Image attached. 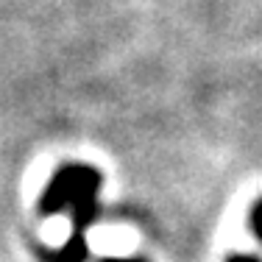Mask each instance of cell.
Listing matches in <instances>:
<instances>
[{"mask_svg": "<svg viewBox=\"0 0 262 262\" xmlns=\"http://www.w3.org/2000/svg\"><path fill=\"white\" fill-rule=\"evenodd\" d=\"M226 262H259L257 257H246V254H234V257H229Z\"/></svg>", "mask_w": 262, "mask_h": 262, "instance_id": "3957f363", "label": "cell"}, {"mask_svg": "<svg viewBox=\"0 0 262 262\" xmlns=\"http://www.w3.org/2000/svg\"><path fill=\"white\" fill-rule=\"evenodd\" d=\"M101 262H142V259H101Z\"/></svg>", "mask_w": 262, "mask_h": 262, "instance_id": "277c9868", "label": "cell"}, {"mask_svg": "<svg viewBox=\"0 0 262 262\" xmlns=\"http://www.w3.org/2000/svg\"><path fill=\"white\" fill-rule=\"evenodd\" d=\"M251 229H254V234H257V240L262 243V198L257 201V207L251 212Z\"/></svg>", "mask_w": 262, "mask_h": 262, "instance_id": "7a4b0ae2", "label": "cell"}, {"mask_svg": "<svg viewBox=\"0 0 262 262\" xmlns=\"http://www.w3.org/2000/svg\"><path fill=\"white\" fill-rule=\"evenodd\" d=\"M101 173L90 165H64L56 170L53 182L48 184L45 195L39 198V215L70 212L73 215V240L59 251L45 254L51 262H84L86 248L84 232L98 215V190H101Z\"/></svg>", "mask_w": 262, "mask_h": 262, "instance_id": "6da1fadb", "label": "cell"}]
</instances>
